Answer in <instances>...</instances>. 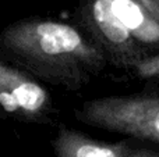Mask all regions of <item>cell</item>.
<instances>
[{"instance_id": "cell-1", "label": "cell", "mask_w": 159, "mask_h": 157, "mask_svg": "<svg viewBox=\"0 0 159 157\" xmlns=\"http://www.w3.org/2000/svg\"><path fill=\"white\" fill-rule=\"evenodd\" d=\"M0 54L36 79L78 91L109 64L105 53L80 28L55 19L28 18L0 32Z\"/></svg>"}, {"instance_id": "cell-2", "label": "cell", "mask_w": 159, "mask_h": 157, "mask_svg": "<svg viewBox=\"0 0 159 157\" xmlns=\"http://www.w3.org/2000/svg\"><path fill=\"white\" fill-rule=\"evenodd\" d=\"M82 31L117 68H133L159 50V0H91Z\"/></svg>"}, {"instance_id": "cell-3", "label": "cell", "mask_w": 159, "mask_h": 157, "mask_svg": "<svg viewBox=\"0 0 159 157\" xmlns=\"http://www.w3.org/2000/svg\"><path fill=\"white\" fill-rule=\"evenodd\" d=\"M75 117L89 127L159 143V93L91 99L75 110Z\"/></svg>"}, {"instance_id": "cell-4", "label": "cell", "mask_w": 159, "mask_h": 157, "mask_svg": "<svg viewBox=\"0 0 159 157\" xmlns=\"http://www.w3.org/2000/svg\"><path fill=\"white\" fill-rule=\"evenodd\" d=\"M0 110L25 121L42 122L53 113V99L27 71L0 58Z\"/></svg>"}, {"instance_id": "cell-5", "label": "cell", "mask_w": 159, "mask_h": 157, "mask_svg": "<svg viewBox=\"0 0 159 157\" xmlns=\"http://www.w3.org/2000/svg\"><path fill=\"white\" fill-rule=\"evenodd\" d=\"M52 146L56 157H159L155 149L135 146L127 141H96L67 127L59 128Z\"/></svg>"}, {"instance_id": "cell-6", "label": "cell", "mask_w": 159, "mask_h": 157, "mask_svg": "<svg viewBox=\"0 0 159 157\" xmlns=\"http://www.w3.org/2000/svg\"><path fill=\"white\" fill-rule=\"evenodd\" d=\"M131 70L138 78L143 79L159 78V53H154L141 58Z\"/></svg>"}]
</instances>
